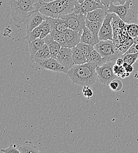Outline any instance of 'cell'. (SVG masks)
Returning a JSON list of instances; mask_svg holds the SVG:
<instances>
[{"instance_id":"obj_1","label":"cell","mask_w":138,"mask_h":153,"mask_svg":"<svg viewBox=\"0 0 138 153\" xmlns=\"http://www.w3.org/2000/svg\"><path fill=\"white\" fill-rule=\"evenodd\" d=\"M97 67V65L92 62L75 65L67 71L66 75L74 84L83 87L91 86L95 83L98 78Z\"/></svg>"},{"instance_id":"obj_2","label":"cell","mask_w":138,"mask_h":153,"mask_svg":"<svg viewBox=\"0 0 138 153\" xmlns=\"http://www.w3.org/2000/svg\"><path fill=\"white\" fill-rule=\"evenodd\" d=\"M39 0H10L11 16L16 25L26 22L34 13L39 11Z\"/></svg>"},{"instance_id":"obj_3","label":"cell","mask_w":138,"mask_h":153,"mask_svg":"<svg viewBox=\"0 0 138 153\" xmlns=\"http://www.w3.org/2000/svg\"><path fill=\"white\" fill-rule=\"evenodd\" d=\"M78 0H55L44 3L40 7V12L48 17L60 18L62 16L74 13Z\"/></svg>"},{"instance_id":"obj_4","label":"cell","mask_w":138,"mask_h":153,"mask_svg":"<svg viewBox=\"0 0 138 153\" xmlns=\"http://www.w3.org/2000/svg\"><path fill=\"white\" fill-rule=\"evenodd\" d=\"M30 65L35 71L46 70L65 74L67 73L66 68L60 64L57 59L54 58L30 59Z\"/></svg>"},{"instance_id":"obj_5","label":"cell","mask_w":138,"mask_h":153,"mask_svg":"<svg viewBox=\"0 0 138 153\" xmlns=\"http://www.w3.org/2000/svg\"><path fill=\"white\" fill-rule=\"evenodd\" d=\"M94 48L102 57L108 58V61H116L122 56L112 40L100 41L94 46Z\"/></svg>"},{"instance_id":"obj_6","label":"cell","mask_w":138,"mask_h":153,"mask_svg":"<svg viewBox=\"0 0 138 153\" xmlns=\"http://www.w3.org/2000/svg\"><path fill=\"white\" fill-rule=\"evenodd\" d=\"M132 4V0H129L123 5H115L114 3L108 7V13H115L126 24H129L135 17V13L130 7Z\"/></svg>"},{"instance_id":"obj_7","label":"cell","mask_w":138,"mask_h":153,"mask_svg":"<svg viewBox=\"0 0 138 153\" xmlns=\"http://www.w3.org/2000/svg\"><path fill=\"white\" fill-rule=\"evenodd\" d=\"M116 61H108L102 66H97L96 71L99 81L105 84L109 85L110 82L115 79L116 75L114 72V66Z\"/></svg>"},{"instance_id":"obj_8","label":"cell","mask_w":138,"mask_h":153,"mask_svg":"<svg viewBox=\"0 0 138 153\" xmlns=\"http://www.w3.org/2000/svg\"><path fill=\"white\" fill-rule=\"evenodd\" d=\"M59 19L66 21L68 28L74 31H80L86 27V15L78 14L74 13L62 16Z\"/></svg>"},{"instance_id":"obj_9","label":"cell","mask_w":138,"mask_h":153,"mask_svg":"<svg viewBox=\"0 0 138 153\" xmlns=\"http://www.w3.org/2000/svg\"><path fill=\"white\" fill-rule=\"evenodd\" d=\"M114 14V13H108L99 33L100 41H106L108 39L113 41L114 33L111 21L113 19Z\"/></svg>"},{"instance_id":"obj_10","label":"cell","mask_w":138,"mask_h":153,"mask_svg":"<svg viewBox=\"0 0 138 153\" xmlns=\"http://www.w3.org/2000/svg\"><path fill=\"white\" fill-rule=\"evenodd\" d=\"M106 8L108 7L95 0H85L82 3H78L75 5L74 13L78 14L86 15L88 13L96 9Z\"/></svg>"},{"instance_id":"obj_11","label":"cell","mask_w":138,"mask_h":153,"mask_svg":"<svg viewBox=\"0 0 138 153\" xmlns=\"http://www.w3.org/2000/svg\"><path fill=\"white\" fill-rule=\"evenodd\" d=\"M56 59L67 71L75 65L72 58V49L70 48L62 47Z\"/></svg>"},{"instance_id":"obj_12","label":"cell","mask_w":138,"mask_h":153,"mask_svg":"<svg viewBox=\"0 0 138 153\" xmlns=\"http://www.w3.org/2000/svg\"><path fill=\"white\" fill-rule=\"evenodd\" d=\"M47 18L48 17L42 14L40 11L34 13L26 21L27 32L31 31L35 28L39 27Z\"/></svg>"},{"instance_id":"obj_13","label":"cell","mask_w":138,"mask_h":153,"mask_svg":"<svg viewBox=\"0 0 138 153\" xmlns=\"http://www.w3.org/2000/svg\"><path fill=\"white\" fill-rule=\"evenodd\" d=\"M82 33L83 30L77 31L68 28L67 31L65 32L66 41V47L72 48L76 47L80 42Z\"/></svg>"},{"instance_id":"obj_14","label":"cell","mask_w":138,"mask_h":153,"mask_svg":"<svg viewBox=\"0 0 138 153\" xmlns=\"http://www.w3.org/2000/svg\"><path fill=\"white\" fill-rule=\"evenodd\" d=\"M47 21L51 27V30H55L58 32L65 33L68 29V24L65 20L62 19H55L52 17L47 18Z\"/></svg>"},{"instance_id":"obj_15","label":"cell","mask_w":138,"mask_h":153,"mask_svg":"<svg viewBox=\"0 0 138 153\" xmlns=\"http://www.w3.org/2000/svg\"><path fill=\"white\" fill-rule=\"evenodd\" d=\"M80 42L86 43L92 46H95L97 44L100 42L99 36H96L86 27L83 29Z\"/></svg>"},{"instance_id":"obj_16","label":"cell","mask_w":138,"mask_h":153,"mask_svg":"<svg viewBox=\"0 0 138 153\" xmlns=\"http://www.w3.org/2000/svg\"><path fill=\"white\" fill-rule=\"evenodd\" d=\"M44 39L45 41V43L47 44L49 47L51 53V57L56 59L62 47L61 45L52 38L50 34L44 38Z\"/></svg>"},{"instance_id":"obj_17","label":"cell","mask_w":138,"mask_h":153,"mask_svg":"<svg viewBox=\"0 0 138 153\" xmlns=\"http://www.w3.org/2000/svg\"><path fill=\"white\" fill-rule=\"evenodd\" d=\"M108 8H98L92 11L89 12L86 14V19L94 22H100L103 23L105 19L108 11Z\"/></svg>"},{"instance_id":"obj_18","label":"cell","mask_w":138,"mask_h":153,"mask_svg":"<svg viewBox=\"0 0 138 153\" xmlns=\"http://www.w3.org/2000/svg\"><path fill=\"white\" fill-rule=\"evenodd\" d=\"M108 62V58L102 57L98 52L94 49L87 58V62H92L97 66L100 67Z\"/></svg>"},{"instance_id":"obj_19","label":"cell","mask_w":138,"mask_h":153,"mask_svg":"<svg viewBox=\"0 0 138 153\" xmlns=\"http://www.w3.org/2000/svg\"><path fill=\"white\" fill-rule=\"evenodd\" d=\"M45 41L44 39L37 38L34 41L28 43V50L30 53V59L35 56L37 52L44 45Z\"/></svg>"},{"instance_id":"obj_20","label":"cell","mask_w":138,"mask_h":153,"mask_svg":"<svg viewBox=\"0 0 138 153\" xmlns=\"http://www.w3.org/2000/svg\"><path fill=\"white\" fill-rule=\"evenodd\" d=\"M72 51V58L75 65L82 64L87 62V59L81 51V50L77 46L71 48Z\"/></svg>"},{"instance_id":"obj_21","label":"cell","mask_w":138,"mask_h":153,"mask_svg":"<svg viewBox=\"0 0 138 153\" xmlns=\"http://www.w3.org/2000/svg\"><path fill=\"white\" fill-rule=\"evenodd\" d=\"M20 153H40L38 147L32 142L26 141L18 148Z\"/></svg>"},{"instance_id":"obj_22","label":"cell","mask_w":138,"mask_h":153,"mask_svg":"<svg viewBox=\"0 0 138 153\" xmlns=\"http://www.w3.org/2000/svg\"><path fill=\"white\" fill-rule=\"evenodd\" d=\"M51 57L50 50L47 44L45 43L44 45L40 48V50L37 52L35 56L30 59H39V58H48Z\"/></svg>"},{"instance_id":"obj_23","label":"cell","mask_w":138,"mask_h":153,"mask_svg":"<svg viewBox=\"0 0 138 153\" xmlns=\"http://www.w3.org/2000/svg\"><path fill=\"white\" fill-rule=\"evenodd\" d=\"M50 34L55 41L59 42L62 47H66V41L65 33H62V32H58L55 30H51Z\"/></svg>"},{"instance_id":"obj_24","label":"cell","mask_w":138,"mask_h":153,"mask_svg":"<svg viewBox=\"0 0 138 153\" xmlns=\"http://www.w3.org/2000/svg\"><path fill=\"white\" fill-rule=\"evenodd\" d=\"M102 25V22L91 21L88 19H86V27H88L92 31V33L96 36H98Z\"/></svg>"},{"instance_id":"obj_25","label":"cell","mask_w":138,"mask_h":153,"mask_svg":"<svg viewBox=\"0 0 138 153\" xmlns=\"http://www.w3.org/2000/svg\"><path fill=\"white\" fill-rule=\"evenodd\" d=\"M41 34V30L40 26L34 29L32 31L30 32H27V35L25 39L27 40L28 43L31 42L37 38H40Z\"/></svg>"},{"instance_id":"obj_26","label":"cell","mask_w":138,"mask_h":153,"mask_svg":"<svg viewBox=\"0 0 138 153\" xmlns=\"http://www.w3.org/2000/svg\"><path fill=\"white\" fill-rule=\"evenodd\" d=\"M77 47L81 50V51L83 53V54L85 56L86 59L88 58L89 57L92 51L95 49L94 46L86 43L81 42H79V44L77 45Z\"/></svg>"},{"instance_id":"obj_27","label":"cell","mask_w":138,"mask_h":153,"mask_svg":"<svg viewBox=\"0 0 138 153\" xmlns=\"http://www.w3.org/2000/svg\"><path fill=\"white\" fill-rule=\"evenodd\" d=\"M40 28L41 30V34L40 38L44 39L46 37L48 34H49L51 32V27L47 21V19L45 20L40 25Z\"/></svg>"},{"instance_id":"obj_28","label":"cell","mask_w":138,"mask_h":153,"mask_svg":"<svg viewBox=\"0 0 138 153\" xmlns=\"http://www.w3.org/2000/svg\"><path fill=\"white\" fill-rule=\"evenodd\" d=\"M126 28L131 37L134 38L138 36V24H126Z\"/></svg>"},{"instance_id":"obj_29","label":"cell","mask_w":138,"mask_h":153,"mask_svg":"<svg viewBox=\"0 0 138 153\" xmlns=\"http://www.w3.org/2000/svg\"><path fill=\"white\" fill-rule=\"evenodd\" d=\"M124 62L130 65H134L138 59V53L135 54H124L121 56Z\"/></svg>"},{"instance_id":"obj_30","label":"cell","mask_w":138,"mask_h":153,"mask_svg":"<svg viewBox=\"0 0 138 153\" xmlns=\"http://www.w3.org/2000/svg\"><path fill=\"white\" fill-rule=\"evenodd\" d=\"M134 44V38L129 37V38L126 41H125L122 44V45L119 48V50L121 53V54L122 55H123L128 51V50L130 48V47L132 46Z\"/></svg>"},{"instance_id":"obj_31","label":"cell","mask_w":138,"mask_h":153,"mask_svg":"<svg viewBox=\"0 0 138 153\" xmlns=\"http://www.w3.org/2000/svg\"><path fill=\"white\" fill-rule=\"evenodd\" d=\"M110 88L114 91H120L123 87L122 82L117 78L113 79L109 84Z\"/></svg>"},{"instance_id":"obj_32","label":"cell","mask_w":138,"mask_h":153,"mask_svg":"<svg viewBox=\"0 0 138 153\" xmlns=\"http://www.w3.org/2000/svg\"><path fill=\"white\" fill-rule=\"evenodd\" d=\"M1 152L4 153H20L19 150L17 148L16 144H13L6 149H1Z\"/></svg>"},{"instance_id":"obj_33","label":"cell","mask_w":138,"mask_h":153,"mask_svg":"<svg viewBox=\"0 0 138 153\" xmlns=\"http://www.w3.org/2000/svg\"><path fill=\"white\" fill-rule=\"evenodd\" d=\"M89 87L90 86H84L82 89L83 96L88 100L91 99L94 95V92Z\"/></svg>"},{"instance_id":"obj_34","label":"cell","mask_w":138,"mask_h":153,"mask_svg":"<svg viewBox=\"0 0 138 153\" xmlns=\"http://www.w3.org/2000/svg\"><path fill=\"white\" fill-rule=\"evenodd\" d=\"M122 66L124 67L126 73L131 74L133 71H134V67L132 65H130L126 62H124Z\"/></svg>"},{"instance_id":"obj_35","label":"cell","mask_w":138,"mask_h":153,"mask_svg":"<svg viewBox=\"0 0 138 153\" xmlns=\"http://www.w3.org/2000/svg\"><path fill=\"white\" fill-rule=\"evenodd\" d=\"M138 53V50L135 48V44H134L128 50V51L125 54H135Z\"/></svg>"},{"instance_id":"obj_36","label":"cell","mask_w":138,"mask_h":153,"mask_svg":"<svg viewBox=\"0 0 138 153\" xmlns=\"http://www.w3.org/2000/svg\"><path fill=\"white\" fill-rule=\"evenodd\" d=\"M101 3L106 7H108L110 4H114V0H100Z\"/></svg>"},{"instance_id":"obj_37","label":"cell","mask_w":138,"mask_h":153,"mask_svg":"<svg viewBox=\"0 0 138 153\" xmlns=\"http://www.w3.org/2000/svg\"><path fill=\"white\" fill-rule=\"evenodd\" d=\"M128 1H129V0H114V4H115V5H123Z\"/></svg>"},{"instance_id":"obj_38","label":"cell","mask_w":138,"mask_h":153,"mask_svg":"<svg viewBox=\"0 0 138 153\" xmlns=\"http://www.w3.org/2000/svg\"><path fill=\"white\" fill-rule=\"evenodd\" d=\"M124 63V61L123 59L122 58H118L117 60H116V64H117L119 66H122L123 64Z\"/></svg>"},{"instance_id":"obj_39","label":"cell","mask_w":138,"mask_h":153,"mask_svg":"<svg viewBox=\"0 0 138 153\" xmlns=\"http://www.w3.org/2000/svg\"><path fill=\"white\" fill-rule=\"evenodd\" d=\"M51 2V0H39V2H38V5L40 7L41 6L42 4H44V3H49Z\"/></svg>"},{"instance_id":"obj_40","label":"cell","mask_w":138,"mask_h":153,"mask_svg":"<svg viewBox=\"0 0 138 153\" xmlns=\"http://www.w3.org/2000/svg\"><path fill=\"white\" fill-rule=\"evenodd\" d=\"M134 67V71L137 72L138 71V59L137 61L135 62V63L133 65Z\"/></svg>"},{"instance_id":"obj_41","label":"cell","mask_w":138,"mask_h":153,"mask_svg":"<svg viewBox=\"0 0 138 153\" xmlns=\"http://www.w3.org/2000/svg\"><path fill=\"white\" fill-rule=\"evenodd\" d=\"M134 44H138V36L134 38Z\"/></svg>"},{"instance_id":"obj_42","label":"cell","mask_w":138,"mask_h":153,"mask_svg":"<svg viewBox=\"0 0 138 153\" xmlns=\"http://www.w3.org/2000/svg\"><path fill=\"white\" fill-rule=\"evenodd\" d=\"M134 77H135V78H137V79H138V71L136 72L135 74L134 75Z\"/></svg>"},{"instance_id":"obj_43","label":"cell","mask_w":138,"mask_h":153,"mask_svg":"<svg viewBox=\"0 0 138 153\" xmlns=\"http://www.w3.org/2000/svg\"><path fill=\"white\" fill-rule=\"evenodd\" d=\"M84 1H85V0H78V2L80 3V4H81V3H82Z\"/></svg>"},{"instance_id":"obj_44","label":"cell","mask_w":138,"mask_h":153,"mask_svg":"<svg viewBox=\"0 0 138 153\" xmlns=\"http://www.w3.org/2000/svg\"><path fill=\"white\" fill-rule=\"evenodd\" d=\"M95 1H97V2H100V3H101L100 0H95Z\"/></svg>"},{"instance_id":"obj_45","label":"cell","mask_w":138,"mask_h":153,"mask_svg":"<svg viewBox=\"0 0 138 153\" xmlns=\"http://www.w3.org/2000/svg\"><path fill=\"white\" fill-rule=\"evenodd\" d=\"M137 20H138V19H137Z\"/></svg>"},{"instance_id":"obj_46","label":"cell","mask_w":138,"mask_h":153,"mask_svg":"<svg viewBox=\"0 0 138 153\" xmlns=\"http://www.w3.org/2000/svg\"><path fill=\"white\" fill-rule=\"evenodd\" d=\"M55 1V0H51V1Z\"/></svg>"}]
</instances>
